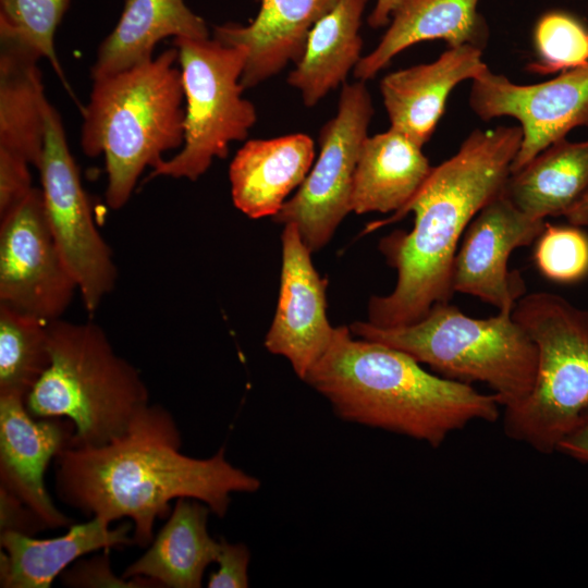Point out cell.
<instances>
[{
	"label": "cell",
	"mask_w": 588,
	"mask_h": 588,
	"mask_svg": "<svg viewBox=\"0 0 588 588\" xmlns=\"http://www.w3.org/2000/svg\"><path fill=\"white\" fill-rule=\"evenodd\" d=\"M185 101L184 143L180 151L151 169L158 176L197 181L215 159H224L233 142L244 140L257 121L243 97L247 49L216 38H173Z\"/></svg>",
	"instance_id": "obj_8"
},
{
	"label": "cell",
	"mask_w": 588,
	"mask_h": 588,
	"mask_svg": "<svg viewBox=\"0 0 588 588\" xmlns=\"http://www.w3.org/2000/svg\"><path fill=\"white\" fill-rule=\"evenodd\" d=\"M50 365L27 394L36 418L64 417L72 446H100L121 436L149 404L138 369L119 356L96 323L47 321Z\"/></svg>",
	"instance_id": "obj_5"
},
{
	"label": "cell",
	"mask_w": 588,
	"mask_h": 588,
	"mask_svg": "<svg viewBox=\"0 0 588 588\" xmlns=\"http://www.w3.org/2000/svg\"><path fill=\"white\" fill-rule=\"evenodd\" d=\"M48 526L16 495L0 487V531L34 536Z\"/></svg>",
	"instance_id": "obj_34"
},
{
	"label": "cell",
	"mask_w": 588,
	"mask_h": 588,
	"mask_svg": "<svg viewBox=\"0 0 588 588\" xmlns=\"http://www.w3.org/2000/svg\"><path fill=\"white\" fill-rule=\"evenodd\" d=\"M41 52L0 27V152L38 169L46 137L49 101L38 66Z\"/></svg>",
	"instance_id": "obj_19"
},
{
	"label": "cell",
	"mask_w": 588,
	"mask_h": 588,
	"mask_svg": "<svg viewBox=\"0 0 588 588\" xmlns=\"http://www.w3.org/2000/svg\"><path fill=\"white\" fill-rule=\"evenodd\" d=\"M488 69L481 48L464 45L449 47L430 63L385 75L380 93L390 127L422 147L431 138L454 87L480 77Z\"/></svg>",
	"instance_id": "obj_16"
},
{
	"label": "cell",
	"mask_w": 588,
	"mask_h": 588,
	"mask_svg": "<svg viewBox=\"0 0 588 588\" xmlns=\"http://www.w3.org/2000/svg\"><path fill=\"white\" fill-rule=\"evenodd\" d=\"M546 220L522 211L502 192L486 204L468 224L452 271L454 293H463L512 313L526 294L518 271L509 270V258L518 247L537 241Z\"/></svg>",
	"instance_id": "obj_13"
},
{
	"label": "cell",
	"mask_w": 588,
	"mask_h": 588,
	"mask_svg": "<svg viewBox=\"0 0 588 588\" xmlns=\"http://www.w3.org/2000/svg\"><path fill=\"white\" fill-rule=\"evenodd\" d=\"M576 226H588V192L564 215Z\"/></svg>",
	"instance_id": "obj_37"
},
{
	"label": "cell",
	"mask_w": 588,
	"mask_h": 588,
	"mask_svg": "<svg viewBox=\"0 0 588 588\" xmlns=\"http://www.w3.org/2000/svg\"><path fill=\"white\" fill-rule=\"evenodd\" d=\"M339 0H261L248 25L216 26L213 38L247 49L242 75L244 88L255 87L301 59L315 23Z\"/></svg>",
	"instance_id": "obj_17"
},
{
	"label": "cell",
	"mask_w": 588,
	"mask_h": 588,
	"mask_svg": "<svg viewBox=\"0 0 588 588\" xmlns=\"http://www.w3.org/2000/svg\"><path fill=\"white\" fill-rule=\"evenodd\" d=\"M33 187L29 164L21 158L0 152V218L25 199Z\"/></svg>",
	"instance_id": "obj_33"
},
{
	"label": "cell",
	"mask_w": 588,
	"mask_h": 588,
	"mask_svg": "<svg viewBox=\"0 0 588 588\" xmlns=\"http://www.w3.org/2000/svg\"><path fill=\"white\" fill-rule=\"evenodd\" d=\"M556 452L588 465V408L560 441Z\"/></svg>",
	"instance_id": "obj_35"
},
{
	"label": "cell",
	"mask_w": 588,
	"mask_h": 588,
	"mask_svg": "<svg viewBox=\"0 0 588 588\" xmlns=\"http://www.w3.org/2000/svg\"><path fill=\"white\" fill-rule=\"evenodd\" d=\"M315 159V143L303 133L247 140L229 168L234 206L252 219L275 216L299 187Z\"/></svg>",
	"instance_id": "obj_18"
},
{
	"label": "cell",
	"mask_w": 588,
	"mask_h": 588,
	"mask_svg": "<svg viewBox=\"0 0 588 588\" xmlns=\"http://www.w3.org/2000/svg\"><path fill=\"white\" fill-rule=\"evenodd\" d=\"M344 421L438 448L474 421H495L500 402L468 383L428 372L408 354L335 327L332 341L303 380Z\"/></svg>",
	"instance_id": "obj_3"
},
{
	"label": "cell",
	"mask_w": 588,
	"mask_h": 588,
	"mask_svg": "<svg viewBox=\"0 0 588 588\" xmlns=\"http://www.w3.org/2000/svg\"><path fill=\"white\" fill-rule=\"evenodd\" d=\"M210 513V507L198 500L176 499L168 522L122 576L146 578L157 587H201L205 569L217 561L220 551V540L208 532Z\"/></svg>",
	"instance_id": "obj_22"
},
{
	"label": "cell",
	"mask_w": 588,
	"mask_h": 588,
	"mask_svg": "<svg viewBox=\"0 0 588 588\" xmlns=\"http://www.w3.org/2000/svg\"><path fill=\"white\" fill-rule=\"evenodd\" d=\"M479 0H401L377 47L362 57L354 76L366 82L403 50L426 40L441 39L449 47L486 45L488 29L477 11Z\"/></svg>",
	"instance_id": "obj_21"
},
{
	"label": "cell",
	"mask_w": 588,
	"mask_h": 588,
	"mask_svg": "<svg viewBox=\"0 0 588 588\" xmlns=\"http://www.w3.org/2000/svg\"><path fill=\"white\" fill-rule=\"evenodd\" d=\"M350 330L400 350L448 379L487 384L504 409L522 403L536 380V344L509 311L473 318L445 302L408 326L380 328L366 320L354 321Z\"/></svg>",
	"instance_id": "obj_6"
},
{
	"label": "cell",
	"mask_w": 588,
	"mask_h": 588,
	"mask_svg": "<svg viewBox=\"0 0 588 588\" xmlns=\"http://www.w3.org/2000/svg\"><path fill=\"white\" fill-rule=\"evenodd\" d=\"M73 422L64 417L36 418L19 394H0V487L23 501L48 528L73 523L56 507L44 474L62 450L72 446Z\"/></svg>",
	"instance_id": "obj_15"
},
{
	"label": "cell",
	"mask_w": 588,
	"mask_h": 588,
	"mask_svg": "<svg viewBox=\"0 0 588 588\" xmlns=\"http://www.w3.org/2000/svg\"><path fill=\"white\" fill-rule=\"evenodd\" d=\"M283 226L279 297L265 347L286 358L304 380L330 345L335 327L327 317V279L316 270L296 225Z\"/></svg>",
	"instance_id": "obj_14"
},
{
	"label": "cell",
	"mask_w": 588,
	"mask_h": 588,
	"mask_svg": "<svg viewBox=\"0 0 588 588\" xmlns=\"http://www.w3.org/2000/svg\"><path fill=\"white\" fill-rule=\"evenodd\" d=\"M176 64L173 46L133 68L93 78L81 108V148L90 158L105 156L106 203L113 210L128 201L145 169L183 146L184 91Z\"/></svg>",
	"instance_id": "obj_4"
},
{
	"label": "cell",
	"mask_w": 588,
	"mask_h": 588,
	"mask_svg": "<svg viewBox=\"0 0 588 588\" xmlns=\"http://www.w3.org/2000/svg\"><path fill=\"white\" fill-rule=\"evenodd\" d=\"M503 192L532 218L564 217L588 192V140L553 143L511 173Z\"/></svg>",
	"instance_id": "obj_26"
},
{
	"label": "cell",
	"mask_w": 588,
	"mask_h": 588,
	"mask_svg": "<svg viewBox=\"0 0 588 588\" xmlns=\"http://www.w3.org/2000/svg\"><path fill=\"white\" fill-rule=\"evenodd\" d=\"M421 148L391 127L368 136L356 164L351 211L395 213L404 208L432 170Z\"/></svg>",
	"instance_id": "obj_23"
},
{
	"label": "cell",
	"mask_w": 588,
	"mask_h": 588,
	"mask_svg": "<svg viewBox=\"0 0 588 588\" xmlns=\"http://www.w3.org/2000/svg\"><path fill=\"white\" fill-rule=\"evenodd\" d=\"M77 283L50 230L41 188L0 218V303L45 321L61 318Z\"/></svg>",
	"instance_id": "obj_11"
},
{
	"label": "cell",
	"mask_w": 588,
	"mask_h": 588,
	"mask_svg": "<svg viewBox=\"0 0 588 588\" xmlns=\"http://www.w3.org/2000/svg\"><path fill=\"white\" fill-rule=\"evenodd\" d=\"M512 316L536 344L538 364L529 395L504 409V430L551 454L588 408V310L540 291L525 294Z\"/></svg>",
	"instance_id": "obj_7"
},
{
	"label": "cell",
	"mask_w": 588,
	"mask_h": 588,
	"mask_svg": "<svg viewBox=\"0 0 588 588\" xmlns=\"http://www.w3.org/2000/svg\"><path fill=\"white\" fill-rule=\"evenodd\" d=\"M133 524L110 528V523L91 517L72 524L56 538L36 539L14 531H0V587L49 588L71 563L103 549L134 544Z\"/></svg>",
	"instance_id": "obj_20"
},
{
	"label": "cell",
	"mask_w": 588,
	"mask_h": 588,
	"mask_svg": "<svg viewBox=\"0 0 588 588\" xmlns=\"http://www.w3.org/2000/svg\"><path fill=\"white\" fill-rule=\"evenodd\" d=\"M250 554L244 543H231L220 539V551L216 563L218 569L209 575V588H246L249 586L248 565Z\"/></svg>",
	"instance_id": "obj_32"
},
{
	"label": "cell",
	"mask_w": 588,
	"mask_h": 588,
	"mask_svg": "<svg viewBox=\"0 0 588 588\" xmlns=\"http://www.w3.org/2000/svg\"><path fill=\"white\" fill-rule=\"evenodd\" d=\"M368 0H339L310 29L303 54L287 76L306 107L344 84L362 59L359 35Z\"/></svg>",
	"instance_id": "obj_25"
},
{
	"label": "cell",
	"mask_w": 588,
	"mask_h": 588,
	"mask_svg": "<svg viewBox=\"0 0 588 588\" xmlns=\"http://www.w3.org/2000/svg\"><path fill=\"white\" fill-rule=\"evenodd\" d=\"M579 228L546 222L536 241L534 259L547 279L573 283L588 274V235Z\"/></svg>",
	"instance_id": "obj_30"
},
{
	"label": "cell",
	"mask_w": 588,
	"mask_h": 588,
	"mask_svg": "<svg viewBox=\"0 0 588 588\" xmlns=\"http://www.w3.org/2000/svg\"><path fill=\"white\" fill-rule=\"evenodd\" d=\"M49 365L47 321L0 303V394L26 400Z\"/></svg>",
	"instance_id": "obj_27"
},
{
	"label": "cell",
	"mask_w": 588,
	"mask_h": 588,
	"mask_svg": "<svg viewBox=\"0 0 588 588\" xmlns=\"http://www.w3.org/2000/svg\"><path fill=\"white\" fill-rule=\"evenodd\" d=\"M373 115L365 82L343 84L335 115L319 131V157L294 196L272 217L294 224L311 253L323 248L351 211L359 152Z\"/></svg>",
	"instance_id": "obj_9"
},
{
	"label": "cell",
	"mask_w": 588,
	"mask_h": 588,
	"mask_svg": "<svg viewBox=\"0 0 588 588\" xmlns=\"http://www.w3.org/2000/svg\"><path fill=\"white\" fill-rule=\"evenodd\" d=\"M71 0H0V27L17 34L36 47L72 94L54 46L57 28Z\"/></svg>",
	"instance_id": "obj_29"
},
{
	"label": "cell",
	"mask_w": 588,
	"mask_h": 588,
	"mask_svg": "<svg viewBox=\"0 0 588 588\" xmlns=\"http://www.w3.org/2000/svg\"><path fill=\"white\" fill-rule=\"evenodd\" d=\"M37 170L50 230L77 283L83 305L93 315L113 290L117 267L110 246L94 222L61 117L50 103L45 146Z\"/></svg>",
	"instance_id": "obj_10"
},
{
	"label": "cell",
	"mask_w": 588,
	"mask_h": 588,
	"mask_svg": "<svg viewBox=\"0 0 588 588\" xmlns=\"http://www.w3.org/2000/svg\"><path fill=\"white\" fill-rule=\"evenodd\" d=\"M400 2L401 0H377L372 12L367 19L368 24L373 28L387 25Z\"/></svg>",
	"instance_id": "obj_36"
},
{
	"label": "cell",
	"mask_w": 588,
	"mask_h": 588,
	"mask_svg": "<svg viewBox=\"0 0 588 588\" xmlns=\"http://www.w3.org/2000/svg\"><path fill=\"white\" fill-rule=\"evenodd\" d=\"M167 37L208 38L209 30L184 0H125L117 25L98 48L91 79L148 61Z\"/></svg>",
	"instance_id": "obj_24"
},
{
	"label": "cell",
	"mask_w": 588,
	"mask_h": 588,
	"mask_svg": "<svg viewBox=\"0 0 588 588\" xmlns=\"http://www.w3.org/2000/svg\"><path fill=\"white\" fill-rule=\"evenodd\" d=\"M469 106L483 121L516 119L523 138L511 173L579 126H588V64L547 82L519 85L489 69L471 81Z\"/></svg>",
	"instance_id": "obj_12"
},
{
	"label": "cell",
	"mask_w": 588,
	"mask_h": 588,
	"mask_svg": "<svg viewBox=\"0 0 588 588\" xmlns=\"http://www.w3.org/2000/svg\"><path fill=\"white\" fill-rule=\"evenodd\" d=\"M523 138L518 126L476 130L458 150L432 170L411 201L365 232L414 213L411 231L382 237L379 250L396 271L390 294L372 295L367 321L380 328L408 326L437 303L451 302L454 258L468 224L504 191Z\"/></svg>",
	"instance_id": "obj_2"
},
{
	"label": "cell",
	"mask_w": 588,
	"mask_h": 588,
	"mask_svg": "<svg viewBox=\"0 0 588 588\" xmlns=\"http://www.w3.org/2000/svg\"><path fill=\"white\" fill-rule=\"evenodd\" d=\"M171 413L148 404L119 437L100 446H69L53 460L60 501L108 523L127 517L134 544L148 547L156 519L170 515L171 501L198 500L224 517L233 493H253L260 480L232 465L225 448L208 458L181 452Z\"/></svg>",
	"instance_id": "obj_1"
},
{
	"label": "cell",
	"mask_w": 588,
	"mask_h": 588,
	"mask_svg": "<svg viewBox=\"0 0 588 588\" xmlns=\"http://www.w3.org/2000/svg\"><path fill=\"white\" fill-rule=\"evenodd\" d=\"M537 60L528 65L539 74H554L588 64V23L565 11H549L534 29Z\"/></svg>",
	"instance_id": "obj_28"
},
{
	"label": "cell",
	"mask_w": 588,
	"mask_h": 588,
	"mask_svg": "<svg viewBox=\"0 0 588 588\" xmlns=\"http://www.w3.org/2000/svg\"><path fill=\"white\" fill-rule=\"evenodd\" d=\"M110 550L103 549L100 554L90 559L78 560L70 568L60 574L63 586L74 588H147L157 587L146 578L118 577L110 563Z\"/></svg>",
	"instance_id": "obj_31"
}]
</instances>
